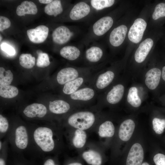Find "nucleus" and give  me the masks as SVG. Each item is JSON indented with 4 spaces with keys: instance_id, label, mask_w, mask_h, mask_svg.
<instances>
[{
    "instance_id": "f257e3e1",
    "label": "nucleus",
    "mask_w": 165,
    "mask_h": 165,
    "mask_svg": "<svg viewBox=\"0 0 165 165\" xmlns=\"http://www.w3.org/2000/svg\"><path fill=\"white\" fill-rule=\"evenodd\" d=\"M31 140V159L56 155L61 151L63 144L60 126L53 123H27Z\"/></svg>"
},
{
    "instance_id": "f03ea898",
    "label": "nucleus",
    "mask_w": 165,
    "mask_h": 165,
    "mask_svg": "<svg viewBox=\"0 0 165 165\" xmlns=\"http://www.w3.org/2000/svg\"><path fill=\"white\" fill-rule=\"evenodd\" d=\"M6 138L8 140L10 151L24 156L28 154L30 156L31 140L27 123L13 122L10 131Z\"/></svg>"
},
{
    "instance_id": "7ed1b4c3",
    "label": "nucleus",
    "mask_w": 165,
    "mask_h": 165,
    "mask_svg": "<svg viewBox=\"0 0 165 165\" xmlns=\"http://www.w3.org/2000/svg\"><path fill=\"white\" fill-rule=\"evenodd\" d=\"M98 117L97 113L91 110H75L67 116L64 125L85 130L93 125Z\"/></svg>"
},
{
    "instance_id": "20e7f679",
    "label": "nucleus",
    "mask_w": 165,
    "mask_h": 165,
    "mask_svg": "<svg viewBox=\"0 0 165 165\" xmlns=\"http://www.w3.org/2000/svg\"><path fill=\"white\" fill-rule=\"evenodd\" d=\"M95 89L87 84L68 95L69 101L79 107L97 102L99 96Z\"/></svg>"
},
{
    "instance_id": "39448f33",
    "label": "nucleus",
    "mask_w": 165,
    "mask_h": 165,
    "mask_svg": "<svg viewBox=\"0 0 165 165\" xmlns=\"http://www.w3.org/2000/svg\"><path fill=\"white\" fill-rule=\"evenodd\" d=\"M116 75L113 69L100 70L94 74L88 84L93 86L100 94L109 87L115 81Z\"/></svg>"
},
{
    "instance_id": "423d86ee",
    "label": "nucleus",
    "mask_w": 165,
    "mask_h": 165,
    "mask_svg": "<svg viewBox=\"0 0 165 165\" xmlns=\"http://www.w3.org/2000/svg\"><path fill=\"white\" fill-rule=\"evenodd\" d=\"M100 68L99 66L93 67L71 66L64 68L57 73L56 77L57 83L64 85L82 75L92 70Z\"/></svg>"
},
{
    "instance_id": "0eeeda50",
    "label": "nucleus",
    "mask_w": 165,
    "mask_h": 165,
    "mask_svg": "<svg viewBox=\"0 0 165 165\" xmlns=\"http://www.w3.org/2000/svg\"><path fill=\"white\" fill-rule=\"evenodd\" d=\"M124 91V86L122 83H119L114 84L105 92L99 95L97 106L99 107L104 103L111 105L118 104L122 100Z\"/></svg>"
},
{
    "instance_id": "6e6552de",
    "label": "nucleus",
    "mask_w": 165,
    "mask_h": 165,
    "mask_svg": "<svg viewBox=\"0 0 165 165\" xmlns=\"http://www.w3.org/2000/svg\"><path fill=\"white\" fill-rule=\"evenodd\" d=\"M99 70L100 68L94 69L67 83L63 86L62 92L68 96L85 85L88 84L94 74Z\"/></svg>"
},
{
    "instance_id": "1a4fd4ad",
    "label": "nucleus",
    "mask_w": 165,
    "mask_h": 165,
    "mask_svg": "<svg viewBox=\"0 0 165 165\" xmlns=\"http://www.w3.org/2000/svg\"><path fill=\"white\" fill-rule=\"evenodd\" d=\"M78 107L70 101L60 99L50 101L48 109L52 114L60 115L67 114L74 108Z\"/></svg>"
},
{
    "instance_id": "9d476101",
    "label": "nucleus",
    "mask_w": 165,
    "mask_h": 165,
    "mask_svg": "<svg viewBox=\"0 0 165 165\" xmlns=\"http://www.w3.org/2000/svg\"><path fill=\"white\" fill-rule=\"evenodd\" d=\"M48 112L46 107L44 105L34 103L26 106L22 112L29 119H42L46 117Z\"/></svg>"
},
{
    "instance_id": "9b49d317",
    "label": "nucleus",
    "mask_w": 165,
    "mask_h": 165,
    "mask_svg": "<svg viewBox=\"0 0 165 165\" xmlns=\"http://www.w3.org/2000/svg\"><path fill=\"white\" fill-rule=\"evenodd\" d=\"M147 26L146 21L141 18L137 19L130 27L128 33L129 39L137 43L141 40Z\"/></svg>"
},
{
    "instance_id": "f8f14e48",
    "label": "nucleus",
    "mask_w": 165,
    "mask_h": 165,
    "mask_svg": "<svg viewBox=\"0 0 165 165\" xmlns=\"http://www.w3.org/2000/svg\"><path fill=\"white\" fill-rule=\"evenodd\" d=\"M104 52L101 48L97 46H93L86 50L84 59L89 65L88 67H96L97 66L95 65L99 63L102 60Z\"/></svg>"
},
{
    "instance_id": "ddd939ff",
    "label": "nucleus",
    "mask_w": 165,
    "mask_h": 165,
    "mask_svg": "<svg viewBox=\"0 0 165 165\" xmlns=\"http://www.w3.org/2000/svg\"><path fill=\"white\" fill-rule=\"evenodd\" d=\"M144 156V151L142 146L139 143H135L129 151L126 165H141Z\"/></svg>"
},
{
    "instance_id": "4468645a",
    "label": "nucleus",
    "mask_w": 165,
    "mask_h": 165,
    "mask_svg": "<svg viewBox=\"0 0 165 165\" xmlns=\"http://www.w3.org/2000/svg\"><path fill=\"white\" fill-rule=\"evenodd\" d=\"M113 24V18L109 16L103 17L97 20L93 24L92 32L97 36L104 35L112 27Z\"/></svg>"
},
{
    "instance_id": "2eb2a0df",
    "label": "nucleus",
    "mask_w": 165,
    "mask_h": 165,
    "mask_svg": "<svg viewBox=\"0 0 165 165\" xmlns=\"http://www.w3.org/2000/svg\"><path fill=\"white\" fill-rule=\"evenodd\" d=\"M49 28L44 25H39L35 28L27 31V34L30 40L35 43L44 42L48 35Z\"/></svg>"
},
{
    "instance_id": "dca6fc26",
    "label": "nucleus",
    "mask_w": 165,
    "mask_h": 165,
    "mask_svg": "<svg viewBox=\"0 0 165 165\" xmlns=\"http://www.w3.org/2000/svg\"><path fill=\"white\" fill-rule=\"evenodd\" d=\"M90 11V7L88 3L84 2H80L72 8L69 13V17L72 20H78L88 16Z\"/></svg>"
},
{
    "instance_id": "f3484780",
    "label": "nucleus",
    "mask_w": 165,
    "mask_h": 165,
    "mask_svg": "<svg viewBox=\"0 0 165 165\" xmlns=\"http://www.w3.org/2000/svg\"><path fill=\"white\" fill-rule=\"evenodd\" d=\"M74 35L67 27L61 26L56 28L52 34V39L55 43L62 45L68 42Z\"/></svg>"
},
{
    "instance_id": "a211bd4d",
    "label": "nucleus",
    "mask_w": 165,
    "mask_h": 165,
    "mask_svg": "<svg viewBox=\"0 0 165 165\" xmlns=\"http://www.w3.org/2000/svg\"><path fill=\"white\" fill-rule=\"evenodd\" d=\"M127 31V28L124 25L114 28L111 32L109 37L111 45L117 47L121 45L125 39Z\"/></svg>"
},
{
    "instance_id": "6ab92c4d",
    "label": "nucleus",
    "mask_w": 165,
    "mask_h": 165,
    "mask_svg": "<svg viewBox=\"0 0 165 165\" xmlns=\"http://www.w3.org/2000/svg\"><path fill=\"white\" fill-rule=\"evenodd\" d=\"M153 44V41L148 38L142 41L139 45L135 52L134 57L135 61L141 63L145 59Z\"/></svg>"
},
{
    "instance_id": "aec40b11",
    "label": "nucleus",
    "mask_w": 165,
    "mask_h": 165,
    "mask_svg": "<svg viewBox=\"0 0 165 165\" xmlns=\"http://www.w3.org/2000/svg\"><path fill=\"white\" fill-rule=\"evenodd\" d=\"M161 72L158 68H154L149 70L145 74V82L150 90H154L159 84Z\"/></svg>"
},
{
    "instance_id": "412c9836",
    "label": "nucleus",
    "mask_w": 165,
    "mask_h": 165,
    "mask_svg": "<svg viewBox=\"0 0 165 165\" xmlns=\"http://www.w3.org/2000/svg\"><path fill=\"white\" fill-rule=\"evenodd\" d=\"M135 127L134 121L129 119L123 121L121 124L118 133L119 138L123 141L129 140L132 136Z\"/></svg>"
},
{
    "instance_id": "4be33fe9",
    "label": "nucleus",
    "mask_w": 165,
    "mask_h": 165,
    "mask_svg": "<svg viewBox=\"0 0 165 165\" xmlns=\"http://www.w3.org/2000/svg\"><path fill=\"white\" fill-rule=\"evenodd\" d=\"M7 165H38L35 159H27L23 154L12 152L9 150Z\"/></svg>"
},
{
    "instance_id": "5701e85b",
    "label": "nucleus",
    "mask_w": 165,
    "mask_h": 165,
    "mask_svg": "<svg viewBox=\"0 0 165 165\" xmlns=\"http://www.w3.org/2000/svg\"><path fill=\"white\" fill-rule=\"evenodd\" d=\"M60 53L64 58L71 61H75L79 59L82 53L80 50L73 46H67L62 48Z\"/></svg>"
},
{
    "instance_id": "b1692460",
    "label": "nucleus",
    "mask_w": 165,
    "mask_h": 165,
    "mask_svg": "<svg viewBox=\"0 0 165 165\" xmlns=\"http://www.w3.org/2000/svg\"><path fill=\"white\" fill-rule=\"evenodd\" d=\"M16 12L19 16H25V14H36L38 9L36 5L34 2L26 1L22 2L17 7Z\"/></svg>"
},
{
    "instance_id": "393cba45",
    "label": "nucleus",
    "mask_w": 165,
    "mask_h": 165,
    "mask_svg": "<svg viewBox=\"0 0 165 165\" xmlns=\"http://www.w3.org/2000/svg\"><path fill=\"white\" fill-rule=\"evenodd\" d=\"M84 160L90 165H101L102 159L100 154L97 151L90 149L83 152L82 155Z\"/></svg>"
},
{
    "instance_id": "a878e982",
    "label": "nucleus",
    "mask_w": 165,
    "mask_h": 165,
    "mask_svg": "<svg viewBox=\"0 0 165 165\" xmlns=\"http://www.w3.org/2000/svg\"><path fill=\"white\" fill-rule=\"evenodd\" d=\"M114 133V126L109 120L104 122L99 126L98 133L101 137H111L113 136Z\"/></svg>"
},
{
    "instance_id": "bb28decb",
    "label": "nucleus",
    "mask_w": 165,
    "mask_h": 165,
    "mask_svg": "<svg viewBox=\"0 0 165 165\" xmlns=\"http://www.w3.org/2000/svg\"><path fill=\"white\" fill-rule=\"evenodd\" d=\"M87 135L84 130L76 129L74 133L72 142L73 146L77 148H81L85 145Z\"/></svg>"
},
{
    "instance_id": "cd10ccee",
    "label": "nucleus",
    "mask_w": 165,
    "mask_h": 165,
    "mask_svg": "<svg viewBox=\"0 0 165 165\" xmlns=\"http://www.w3.org/2000/svg\"><path fill=\"white\" fill-rule=\"evenodd\" d=\"M63 11L61 1L59 0H53L44 8V11L46 14L49 15H53L54 17L60 14Z\"/></svg>"
},
{
    "instance_id": "c85d7f7f",
    "label": "nucleus",
    "mask_w": 165,
    "mask_h": 165,
    "mask_svg": "<svg viewBox=\"0 0 165 165\" xmlns=\"http://www.w3.org/2000/svg\"><path fill=\"white\" fill-rule=\"evenodd\" d=\"M138 93V90L136 87H131L129 90L127 97L128 102L135 108L139 107L141 104V101Z\"/></svg>"
},
{
    "instance_id": "c756f323",
    "label": "nucleus",
    "mask_w": 165,
    "mask_h": 165,
    "mask_svg": "<svg viewBox=\"0 0 165 165\" xmlns=\"http://www.w3.org/2000/svg\"><path fill=\"white\" fill-rule=\"evenodd\" d=\"M13 122L10 123L7 118L0 114V139L6 138L11 129Z\"/></svg>"
},
{
    "instance_id": "7c9ffc66",
    "label": "nucleus",
    "mask_w": 165,
    "mask_h": 165,
    "mask_svg": "<svg viewBox=\"0 0 165 165\" xmlns=\"http://www.w3.org/2000/svg\"><path fill=\"white\" fill-rule=\"evenodd\" d=\"M18 93V90L15 86L9 85H0V95L2 97L13 98L16 97Z\"/></svg>"
},
{
    "instance_id": "2f4dec72",
    "label": "nucleus",
    "mask_w": 165,
    "mask_h": 165,
    "mask_svg": "<svg viewBox=\"0 0 165 165\" xmlns=\"http://www.w3.org/2000/svg\"><path fill=\"white\" fill-rule=\"evenodd\" d=\"M19 61L21 66L26 68L30 69L35 65V59L31 54L23 53L20 56Z\"/></svg>"
},
{
    "instance_id": "473e14b6",
    "label": "nucleus",
    "mask_w": 165,
    "mask_h": 165,
    "mask_svg": "<svg viewBox=\"0 0 165 165\" xmlns=\"http://www.w3.org/2000/svg\"><path fill=\"white\" fill-rule=\"evenodd\" d=\"M115 2L114 0H92L90 1L91 6L97 10H100L112 6Z\"/></svg>"
},
{
    "instance_id": "72a5a7b5",
    "label": "nucleus",
    "mask_w": 165,
    "mask_h": 165,
    "mask_svg": "<svg viewBox=\"0 0 165 165\" xmlns=\"http://www.w3.org/2000/svg\"><path fill=\"white\" fill-rule=\"evenodd\" d=\"M13 79V75L10 70L5 71L2 67L0 68V84L2 85H10Z\"/></svg>"
},
{
    "instance_id": "f704fd0d",
    "label": "nucleus",
    "mask_w": 165,
    "mask_h": 165,
    "mask_svg": "<svg viewBox=\"0 0 165 165\" xmlns=\"http://www.w3.org/2000/svg\"><path fill=\"white\" fill-rule=\"evenodd\" d=\"M3 141V146L0 150V165H7L9 151V143L6 138H5Z\"/></svg>"
},
{
    "instance_id": "c9c22d12",
    "label": "nucleus",
    "mask_w": 165,
    "mask_h": 165,
    "mask_svg": "<svg viewBox=\"0 0 165 165\" xmlns=\"http://www.w3.org/2000/svg\"><path fill=\"white\" fill-rule=\"evenodd\" d=\"M153 130L157 134H162L165 128V119L157 118L153 119L152 121Z\"/></svg>"
},
{
    "instance_id": "e433bc0d",
    "label": "nucleus",
    "mask_w": 165,
    "mask_h": 165,
    "mask_svg": "<svg viewBox=\"0 0 165 165\" xmlns=\"http://www.w3.org/2000/svg\"><path fill=\"white\" fill-rule=\"evenodd\" d=\"M36 65L39 68H45L50 64L48 54L46 53L41 52L38 54Z\"/></svg>"
},
{
    "instance_id": "4c0bfd02",
    "label": "nucleus",
    "mask_w": 165,
    "mask_h": 165,
    "mask_svg": "<svg viewBox=\"0 0 165 165\" xmlns=\"http://www.w3.org/2000/svg\"><path fill=\"white\" fill-rule=\"evenodd\" d=\"M165 16V3L158 4L156 6L152 15L154 20H157L160 18Z\"/></svg>"
},
{
    "instance_id": "58836bf2",
    "label": "nucleus",
    "mask_w": 165,
    "mask_h": 165,
    "mask_svg": "<svg viewBox=\"0 0 165 165\" xmlns=\"http://www.w3.org/2000/svg\"><path fill=\"white\" fill-rule=\"evenodd\" d=\"M56 156H47L41 158L36 159L39 160L37 162L38 165H60L57 162Z\"/></svg>"
},
{
    "instance_id": "ea45409f",
    "label": "nucleus",
    "mask_w": 165,
    "mask_h": 165,
    "mask_svg": "<svg viewBox=\"0 0 165 165\" xmlns=\"http://www.w3.org/2000/svg\"><path fill=\"white\" fill-rule=\"evenodd\" d=\"M11 22L6 17L0 16V31L9 28L10 26Z\"/></svg>"
},
{
    "instance_id": "a19ab883",
    "label": "nucleus",
    "mask_w": 165,
    "mask_h": 165,
    "mask_svg": "<svg viewBox=\"0 0 165 165\" xmlns=\"http://www.w3.org/2000/svg\"><path fill=\"white\" fill-rule=\"evenodd\" d=\"M2 50L10 56L14 55L16 53L14 49L11 46L5 43L1 45Z\"/></svg>"
},
{
    "instance_id": "79ce46f5",
    "label": "nucleus",
    "mask_w": 165,
    "mask_h": 165,
    "mask_svg": "<svg viewBox=\"0 0 165 165\" xmlns=\"http://www.w3.org/2000/svg\"><path fill=\"white\" fill-rule=\"evenodd\" d=\"M153 160L156 165H165V155L158 153L154 156Z\"/></svg>"
},
{
    "instance_id": "37998d69",
    "label": "nucleus",
    "mask_w": 165,
    "mask_h": 165,
    "mask_svg": "<svg viewBox=\"0 0 165 165\" xmlns=\"http://www.w3.org/2000/svg\"><path fill=\"white\" fill-rule=\"evenodd\" d=\"M52 1V0H39L38 1L40 3L47 4L51 3Z\"/></svg>"
},
{
    "instance_id": "c03bdc74",
    "label": "nucleus",
    "mask_w": 165,
    "mask_h": 165,
    "mask_svg": "<svg viewBox=\"0 0 165 165\" xmlns=\"http://www.w3.org/2000/svg\"><path fill=\"white\" fill-rule=\"evenodd\" d=\"M161 76L163 80L165 81V66L163 68Z\"/></svg>"
},
{
    "instance_id": "a18cd8bd",
    "label": "nucleus",
    "mask_w": 165,
    "mask_h": 165,
    "mask_svg": "<svg viewBox=\"0 0 165 165\" xmlns=\"http://www.w3.org/2000/svg\"><path fill=\"white\" fill-rule=\"evenodd\" d=\"M64 165H82L81 163L78 162H73L67 163Z\"/></svg>"
},
{
    "instance_id": "49530a36",
    "label": "nucleus",
    "mask_w": 165,
    "mask_h": 165,
    "mask_svg": "<svg viewBox=\"0 0 165 165\" xmlns=\"http://www.w3.org/2000/svg\"><path fill=\"white\" fill-rule=\"evenodd\" d=\"M141 165H149V164L147 162H144L142 163Z\"/></svg>"
},
{
    "instance_id": "de8ad7c7",
    "label": "nucleus",
    "mask_w": 165,
    "mask_h": 165,
    "mask_svg": "<svg viewBox=\"0 0 165 165\" xmlns=\"http://www.w3.org/2000/svg\"><path fill=\"white\" fill-rule=\"evenodd\" d=\"M2 38H1V35H0V41H1V40H2Z\"/></svg>"
}]
</instances>
